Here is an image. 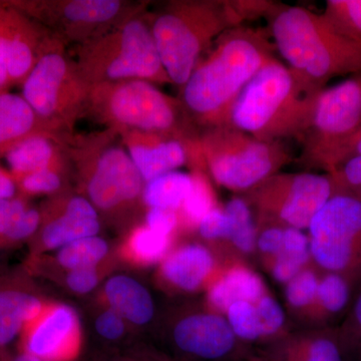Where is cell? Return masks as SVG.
<instances>
[{"mask_svg":"<svg viewBox=\"0 0 361 361\" xmlns=\"http://www.w3.org/2000/svg\"><path fill=\"white\" fill-rule=\"evenodd\" d=\"M283 361H343L336 331L292 338L285 344Z\"/></svg>","mask_w":361,"mask_h":361,"instance_id":"obj_29","label":"cell"},{"mask_svg":"<svg viewBox=\"0 0 361 361\" xmlns=\"http://www.w3.org/2000/svg\"><path fill=\"white\" fill-rule=\"evenodd\" d=\"M266 18L275 49L310 94L324 89L332 78L361 73V45L334 32L322 14L272 4Z\"/></svg>","mask_w":361,"mask_h":361,"instance_id":"obj_3","label":"cell"},{"mask_svg":"<svg viewBox=\"0 0 361 361\" xmlns=\"http://www.w3.org/2000/svg\"><path fill=\"white\" fill-rule=\"evenodd\" d=\"M42 223L33 237L35 255L54 252L77 240L97 236L102 219L85 197L70 188L49 197L40 209Z\"/></svg>","mask_w":361,"mask_h":361,"instance_id":"obj_15","label":"cell"},{"mask_svg":"<svg viewBox=\"0 0 361 361\" xmlns=\"http://www.w3.org/2000/svg\"><path fill=\"white\" fill-rule=\"evenodd\" d=\"M191 191L178 210L180 231H196L201 220L218 206L211 178L204 165L191 168Z\"/></svg>","mask_w":361,"mask_h":361,"instance_id":"obj_26","label":"cell"},{"mask_svg":"<svg viewBox=\"0 0 361 361\" xmlns=\"http://www.w3.org/2000/svg\"><path fill=\"white\" fill-rule=\"evenodd\" d=\"M77 180V192L96 208L102 221L126 224L137 217L145 183L116 130L71 134L63 139Z\"/></svg>","mask_w":361,"mask_h":361,"instance_id":"obj_2","label":"cell"},{"mask_svg":"<svg viewBox=\"0 0 361 361\" xmlns=\"http://www.w3.org/2000/svg\"><path fill=\"white\" fill-rule=\"evenodd\" d=\"M226 316L235 336L248 341L263 338L255 303H234L230 306Z\"/></svg>","mask_w":361,"mask_h":361,"instance_id":"obj_35","label":"cell"},{"mask_svg":"<svg viewBox=\"0 0 361 361\" xmlns=\"http://www.w3.org/2000/svg\"><path fill=\"white\" fill-rule=\"evenodd\" d=\"M215 255L200 243L174 247L159 264L158 279L170 290L195 293L205 289L220 268Z\"/></svg>","mask_w":361,"mask_h":361,"instance_id":"obj_18","label":"cell"},{"mask_svg":"<svg viewBox=\"0 0 361 361\" xmlns=\"http://www.w3.org/2000/svg\"><path fill=\"white\" fill-rule=\"evenodd\" d=\"M18 191V185L11 174L0 168V201L14 198Z\"/></svg>","mask_w":361,"mask_h":361,"instance_id":"obj_46","label":"cell"},{"mask_svg":"<svg viewBox=\"0 0 361 361\" xmlns=\"http://www.w3.org/2000/svg\"><path fill=\"white\" fill-rule=\"evenodd\" d=\"M104 265L65 271L59 275V283L75 295H87L96 290L104 278Z\"/></svg>","mask_w":361,"mask_h":361,"instance_id":"obj_39","label":"cell"},{"mask_svg":"<svg viewBox=\"0 0 361 361\" xmlns=\"http://www.w3.org/2000/svg\"><path fill=\"white\" fill-rule=\"evenodd\" d=\"M94 318V329L102 341L109 344H121L127 341L130 332V325L111 308L99 304Z\"/></svg>","mask_w":361,"mask_h":361,"instance_id":"obj_37","label":"cell"},{"mask_svg":"<svg viewBox=\"0 0 361 361\" xmlns=\"http://www.w3.org/2000/svg\"><path fill=\"white\" fill-rule=\"evenodd\" d=\"M246 20L240 1L224 0H173L149 13L157 49L172 85L182 89L221 35Z\"/></svg>","mask_w":361,"mask_h":361,"instance_id":"obj_4","label":"cell"},{"mask_svg":"<svg viewBox=\"0 0 361 361\" xmlns=\"http://www.w3.org/2000/svg\"><path fill=\"white\" fill-rule=\"evenodd\" d=\"M4 154L16 180L49 169L71 172L70 161L63 142L49 135H33Z\"/></svg>","mask_w":361,"mask_h":361,"instance_id":"obj_22","label":"cell"},{"mask_svg":"<svg viewBox=\"0 0 361 361\" xmlns=\"http://www.w3.org/2000/svg\"><path fill=\"white\" fill-rule=\"evenodd\" d=\"M84 329L73 306L45 301L20 336V351L39 361H77L84 349Z\"/></svg>","mask_w":361,"mask_h":361,"instance_id":"obj_14","label":"cell"},{"mask_svg":"<svg viewBox=\"0 0 361 361\" xmlns=\"http://www.w3.org/2000/svg\"><path fill=\"white\" fill-rule=\"evenodd\" d=\"M317 94L308 92L285 63L272 59L240 94L229 126L261 141H299Z\"/></svg>","mask_w":361,"mask_h":361,"instance_id":"obj_5","label":"cell"},{"mask_svg":"<svg viewBox=\"0 0 361 361\" xmlns=\"http://www.w3.org/2000/svg\"><path fill=\"white\" fill-rule=\"evenodd\" d=\"M175 238L154 231L145 223L134 224L118 246V256L137 267L160 264L174 248Z\"/></svg>","mask_w":361,"mask_h":361,"instance_id":"obj_25","label":"cell"},{"mask_svg":"<svg viewBox=\"0 0 361 361\" xmlns=\"http://www.w3.org/2000/svg\"><path fill=\"white\" fill-rule=\"evenodd\" d=\"M77 47L75 61L92 87L126 80L172 85L161 63L147 8Z\"/></svg>","mask_w":361,"mask_h":361,"instance_id":"obj_7","label":"cell"},{"mask_svg":"<svg viewBox=\"0 0 361 361\" xmlns=\"http://www.w3.org/2000/svg\"><path fill=\"white\" fill-rule=\"evenodd\" d=\"M320 14L334 32L361 45V0H327Z\"/></svg>","mask_w":361,"mask_h":361,"instance_id":"obj_32","label":"cell"},{"mask_svg":"<svg viewBox=\"0 0 361 361\" xmlns=\"http://www.w3.org/2000/svg\"><path fill=\"white\" fill-rule=\"evenodd\" d=\"M85 116L118 133H156L186 142H198L201 134L180 99L169 96L147 80L92 85Z\"/></svg>","mask_w":361,"mask_h":361,"instance_id":"obj_6","label":"cell"},{"mask_svg":"<svg viewBox=\"0 0 361 361\" xmlns=\"http://www.w3.org/2000/svg\"><path fill=\"white\" fill-rule=\"evenodd\" d=\"M28 207L25 199L16 196L0 201V249L20 244L18 226Z\"/></svg>","mask_w":361,"mask_h":361,"instance_id":"obj_36","label":"cell"},{"mask_svg":"<svg viewBox=\"0 0 361 361\" xmlns=\"http://www.w3.org/2000/svg\"><path fill=\"white\" fill-rule=\"evenodd\" d=\"M202 238L207 241H220V240H229L230 222L228 219L224 208L216 206L212 209L197 228Z\"/></svg>","mask_w":361,"mask_h":361,"instance_id":"obj_43","label":"cell"},{"mask_svg":"<svg viewBox=\"0 0 361 361\" xmlns=\"http://www.w3.org/2000/svg\"><path fill=\"white\" fill-rule=\"evenodd\" d=\"M342 353H348L361 361V291L356 298L350 315L338 331H336Z\"/></svg>","mask_w":361,"mask_h":361,"instance_id":"obj_40","label":"cell"},{"mask_svg":"<svg viewBox=\"0 0 361 361\" xmlns=\"http://www.w3.org/2000/svg\"><path fill=\"white\" fill-rule=\"evenodd\" d=\"M361 133V73L316 94L307 127L299 142L301 158L329 174L348 160Z\"/></svg>","mask_w":361,"mask_h":361,"instance_id":"obj_9","label":"cell"},{"mask_svg":"<svg viewBox=\"0 0 361 361\" xmlns=\"http://www.w3.org/2000/svg\"><path fill=\"white\" fill-rule=\"evenodd\" d=\"M144 223L154 231L173 238L180 231L179 214L171 209H147Z\"/></svg>","mask_w":361,"mask_h":361,"instance_id":"obj_45","label":"cell"},{"mask_svg":"<svg viewBox=\"0 0 361 361\" xmlns=\"http://www.w3.org/2000/svg\"><path fill=\"white\" fill-rule=\"evenodd\" d=\"M311 259L324 271L361 281V201L334 195L308 227Z\"/></svg>","mask_w":361,"mask_h":361,"instance_id":"obj_11","label":"cell"},{"mask_svg":"<svg viewBox=\"0 0 361 361\" xmlns=\"http://www.w3.org/2000/svg\"><path fill=\"white\" fill-rule=\"evenodd\" d=\"M320 277L317 271L308 265L286 284L285 297L292 310L307 311L310 314L315 305Z\"/></svg>","mask_w":361,"mask_h":361,"instance_id":"obj_33","label":"cell"},{"mask_svg":"<svg viewBox=\"0 0 361 361\" xmlns=\"http://www.w3.org/2000/svg\"><path fill=\"white\" fill-rule=\"evenodd\" d=\"M247 194V202L255 209L261 224L285 226L303 231L334 196V187L329 175L276 173Z\"/></svg>","mask_w":361,"mask_h":361,"instance_id":"obj_12","label":"cell"},{"mask_svg":"<svg viewBox=\"0 0 361 361\" xmlns=\"http://www.w3.org/2000/svg\"><path fill=\"white\" fill-rule=\"evenodd\" d=\"M99 303L116 311L130 326L144 327L155 316L156 307L149 289L135 277L116 274L104 281Z\"/></svg>","mask_w":361,"mask_h":361,"instance_id":"obj_21","label":"cell"},{"mask_svg":"<svg viewBox=\"0 0 361 361\" xmlns=\"http://www.w3.org/2000/svg\"><path fill=\"white\" fill-rule=\"evenodd\" d=\"M250 361H266V360H261V358H253V360H251Z\"/></svg>","mask_w":361,"mask_h":361,"instance_id":"obj_51","label":"cell"},{"mask_svg":"<svg viewBox=\"0 0 361 361\" xmlns=\"http://www.w3.org/2000/svg\"><path fill=\"white\" fill-rule=\"evenodd\" d=\"M9 82L8 71H7L6 51L4 40L0 37V89Z\"/></svg>","mask_w":361,"mask_h":361,"instance_id":"obj_47","label":"cell"},{"mask_svg":"<svg viewBox=\"0 0 361 361\" xmlns=\"http://www.w3.org/2000/svg\"><path fill=\"white\" fill-rule=\"evenodd\" d=\"M54 252L49 264L65 272L104 265L111 254V245L97 235L71 242Z\"/></svg>","mask_w":361,"mask_h":361,"instance_id":"obj_27","label":"cell"},{"mask_svg":"<svg viewBox=\"0 0 361 361\" xmlns=\"http://www.w3.org/2000/svg\"><path fill=\"white\" fill-rule=\"evenodd\" d=\"M275 51L274 44L252 28L240 25L221 35L180 90V101L200 133L229 126L240 94Z\"/></svg>","mask_w":361,"mask_h":361,"instance_id":"obj_1","label":"cell"},{"mask_svg":"<svg viewBox=\"0 0 361 361\" xmlns=\"http://www.w3.org/2000/svg\"><path fill=\"white\" fill-rule=\"evenodd\" d=\"M267 293L264 281L257 272L241 262L221 265L206 288L209 310L225 315L237 302L256 303Z\"/></svg>","mask_w":361,"mask_h":361,"instance_id":"obj_20","label":"cell"},{"mask_svg":"<svg viewBox=\"0 0 361 361\" xmlns=\"http://www.w3.org/2000/svg\"><path fill=\"white\" fill-rule=\"evenodd\" d=\"M45 299L20 283L0 285V351L20 338L32 318L39 313Z\"/></svg>","mask_w":361,"mask_h":361,"instance_id":"obj_23","label":"cell"},{"mask_svg":"<svg viewBox=\"0 0 361 361\" xmlns=\"http://www.w3.org/2000/svg\"><path fill=\"white\" fill-rule=\"evenodd\" d=\"M349 195H350V196L355 197V198L358 199V200L361 201V188L360 189L356 190V191L353 192V193Z\"/></svg>","mask_w":361,"mask_h":361,"instance_id":"obj_50","label":"cell"},{"mask_svg":"<svg viewBox=\"0 0 361 361\" xmlns=\"http://www.w3.org/2000/svg\"><path fill=\"white\" fill-rule=\"evenodd\" d=\"M106 361H161L156 358L149 357V356L141 355H127L120 356V357L111 358L110 360Z\"/></svg>","mask_w":361,"mask_h":361,"instance_id":"obj_49","label":"cell"},{"mask_svg":"<svg viewBox=\"0 0 361 361\" xmlns=\"http://www.w3.org/2000/svg\"><path fill=\"white\" fill-rule=\"evenodd\" d=\"M71 176V172L49 169L26 175L16 182L18 189L26 196L47 195L51 197L68 189Z\"/></svg>","mask_w":361,"mask_h":361,"instance_id":"obj_34","label":"cell"},{"mask_svg":"<svg viewBox=\"0 0 361 361\" xmlns=\"http://www.w3.org/2000/svg\"><path fill=\"white\" fill-rule=\"evenodd\" d=\"M329 175L334 195H349L361 188V155L351 157Z\"/></svg>","mask_w":361,"mask_h":361,"instance_id":"obj_42","label":"cell"},{"mask_svg":"<svg viewBox=\"0 0 361 361\" xmlns=\"http://www.w3.org/2000/svg\"><path fill=\"white\" fill-rule=\"evenodd\" d=\"M263 338L275 336L283 329L285 315L274 297L266 293L255 303Z\"/></svg>","mask_w":361,"mask_h":361,"instance_id":"obj_41","label":"cell"},{"mask_svg":"<svg viewBox=\"0 0 361 361\" xmlns=\"http://www.w3.org/2000/svg\"><path fill=\"white\" fill-rule=\"evenodd\" d=\"M33 135H49L59 141L63 140L37 118L23 96L8 92L0 94V152L6 153Z\"/></svg>","mask_w":361,"mask_h":361,"instance_id":"obj_24","label":"cell"},{"mask_svg":"<svg viewBox=\"0 0 361 361\" xmlns=\"http://www.w3.org/2000/svg\"><path fill=\"white\" fill-rule=\"evenodd\" d=\"M123 146L145 183L166 173L204 163L200 145L186 142L169 135L141 130L118 133Z\"/></svg>","mask_w":361,"mask_h":361,"instance_id":"obj_16","label":"cell"},{"mask_svg":"<svg viewBox=\"0 0 361 361\" xmlns=\"http://www.w3.org/2000/svg\"><path fill=\"white\" fill-rule=\"evenodd\" d=\"M209 177L233 192H249L291 161L281 142H265L225 126L199 137Z\"/></svg>","mask_w":361,"mask_h":361,"instance_id":"obj_10","label":"cell"},{"mask_svg":"<svg viewBox=\"0 0 361 361\" xmlns=\"http://www.w3.org/2000/svg\"><path fill=\"white\" fill-rule=\"evenodd\" d=\"M49 32L13 11L0 13V37L6 51L9 82H25L37 63Z\"/></svg>","mask_w":361,"mask_h":361,"instance_id":"obj_19","label":"cell"},{"mask_svg":"<svg viewBox=\"0 0 361 361\" xmlns=\"http://www.w3.org/2000/svg\"><path fill=\"white\" fill-rule=\"evenodd\" d=\"M193 185L191 174L173 171L145 184L142 204L146 209L161 208L178 211Z\"/></svg>","mask_w":361,"mask_h":361,"instance_id":"obj_28","label":"cell"},{"mask_svg":"<svg viewBox=\"0 0 361 361\" xmlns=\"http://www.w3.org/2000/svg\"><path fill=\"white\" fill-rule=\"evenodd\" d=\"M66 47L49 32L23 89L37 118L61 137L73 134L75 123L85 116L92 89Z\"/></svg>","mask_w":361,"mask_h":361,"instance_id":"obj_8","label":"cell"},{"mask_svg":"<svg viewBox=\"0 0 361 361\" xmlns=\"http://www.w3.org/2000/svg\"><path fill=\"white\" fill-rule=\"evenodd\" d=\"M123 0H45L23 4L40 25L66 45H80L147 8Z\"/></svg>","mask_w":361,"mask_h":361,"instance_id":"obj_13","label":"cell"},{"mask_svg":"<svg viewBox=\"0 0 361 361\" xmlns=\"http://www.w3.org/2000/svg\"><path fill=\"white\" fill-rule=\"evenodd\" d=\"M236 338L224 315L211 310L184 316L172 330L176 348L200 360L224 357L234 348Z\"/></svg>","mask_w":361,"mask_h":361,"instance_id":"obj_17","label":"cell"},{"mask_svg":"<svg viewBox=\"0 0 361 361\" xmlns=\"http://www.w3.org/2000/svg\"><path fill=\"white\" fill-rule=\"evenodd\" d=\"M284 227L280 225H263V229L258 233L256 248L262 256L265 265L269 264L282 251Z\"/></svg>","mask_w":361,"mask_h":361,"instance_id":"obj_44","label":"cell"},{"mask_svg":"<svg viewBox=\"0 0 361 361\" xmlns=\"http://www.w3.org/2000/svg\"><path fill=\"white\" fill-rule=\"evenodd\" d=\"M0 361H39L32 356L18 351L16 355L9 353L8 351H0Z\"/></svg>","mask_w":361,"mask_h":361,"instance_id":"obj_48","label":"cell"},{"mask_svg":"<svg viewBox=\"0 0 361 361\" xmlns=\"http://www.w3.org/2000/svg\"><path fill=\"white\" fill-rule=\"evenodd\" d=\"M230 222V243L243 254L256 249L258 230L250 205L245 199L233 198L224 207Z\"/></svg>","mask_w":361,"mask_h":361,"instance_id":"obj_31","label":"cell"},{"mask_svg":"<svg viewBox=\"0 0 361 361\" xmlns=\"http://www.w3.org/2000/svg\"><path fill=\"white\" fill-rule=\"evenodd\" d=\"M351 286L348 278L337 273L324 272L320 277L315 305L310 315L322 319L341 313L350 300Z\"/></svg>","mask_w":361,"mask_h":361,"instance_id":"obj_30","label":"cell"},{"mask_svg":"<svg viewBox=\"0 0 361 361\" xmlns=\"http://www.w3.org/2000/svg\"><path fill=\"white\" fill-rule=\"evenodd\" d=\"M310 259V251L295 250L283 246L282 251L266 267L277 282L287 284L307 267Z\"/></svg>","mask_w":361,"mask_h":361,"instance_id":"obj_38","label":"cell"}]
</instances>
